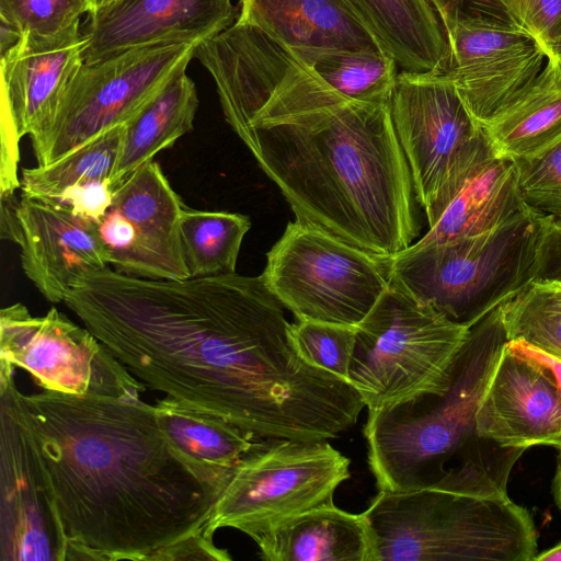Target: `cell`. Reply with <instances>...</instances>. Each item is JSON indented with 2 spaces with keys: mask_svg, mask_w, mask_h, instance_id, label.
Here are the masks:
<instances>
[{
  "mask_svg": "<svg viewBox=\"0 0 561 561\" xmlns=\"http://www.w3.org/2000/svg\"><path fill=\"white\" fill-rule=\"evenodd\" d=\"M535 560L536 561H561V543H559L548 550L539 552L535 557Z\"/></svg>",
  "mask_w": 561,
  "mask_h": 561,
  "instance_id": "cell-42",
  "label": "cell"
},
{
  "mask_svg": "<svg viewBox=\"0 0 561 561\" xmlns=\"http://www.w3.org/2000/svg\"><path fill=\"white\" fill-rule=\"evenodd\" d=\"M113 192L110 179L92 180L67 188L57 202L68 205L75 214L98 224L112 203Z\"/></svg>",
  "mask_w": 561,
  "mask_h": 561,
  "instance_id": "cell-35",
  "label": "cell"
},
{
  "mask_svg": "<svg viewBox=\"0 0 561 561\" xmlns=\"http://www.w3.org/2000/svg\"><path fill=\"white\" fill-rule=\"evenodd\" d=\"M15 209L22 270L49 302H64L80 277L110 266L96 224L68 205L21 194Z\"/></svg>",
  "mask_w": 561,
  "mask_h": 561,
  "instance_id": "cell-18",
  "label": "cell"
},
{
  "mask_svg": "<svg viewBox=\"0 0 561 561\" xmlns=\"http://www.w3.org/2000/svg\"><path fill=\"white\" fill-rule=\"evenodd\" d=\"M114 1L116 0H90L91 10H95Z\"/></svg>",
  "mask_w": 561,
  "mask_h": 561,
  "instance_id": "cell-43",
  "label": "cell"
},
{
  "mask_svg": "<svg viewBox=\"0 0 561 561\" xmlns=\"http://www.w3.org/2000/svg\"><path fill=\"white\" fill-rule=\"evenodd\" d=\"M547 60L554 67L557 77L561 82V36L548 49Z\"/></svg>",
  "mask_w": 561,
  "mask_h": 561,
  "instance_id": "cell-41",
  "label": "cell"
},
{
  "mask_svg": "<svg viewBox=\"0 0 561 561\" xmlns=\"http://www.w3.org/2000/svg\"><path fill=\"white\" fill-rule=\"evenodd\" d=\"M64 304L147 388L263 439L324 440L365 404L346 380L298 353L262 275L145 278L110 267Z\"/></svg>",
  "mask_w": 561,
  "mask_h": 561,
  "instance_id": "cell-1",
  "label": "cell"
},
{
  "mask_svg": "<svg viewBox=\"0 0 561 561\" xmlns=\"http://www.w3.org/2000/svg\"><path fill=\"white\" fill-rule=\"evenodd\" d=\"M90 0H0V21L21 35H53L78 23Z\"/></svg>",
  "mask_w": 561,
  "mask_h": 561,
  "instance_id": "cell-32",
  "label": "cell"
},
{
  "mask_svg": "<svg viewBox=\"0 0 561 561\" xmlns=\"http://www.w3.org/2000/svg\"><path fill=\"white\" fill-rule=\"evenodd\" d=\"M445 27L457 19L482 10L502 7L496 0H431Z\"/></svg>",
  "mask_w": 561,
  "mask_h": 561,
  "instance_id": "cell-38",
  "label": "cell"
},
{
  "mask_svg": "<svg viewBox=\"0 0 561 561\" xmlns=\"http://www.w3.org/2000/svg\"><path fill=\"white\" fill-rule=\"evenodd\" d=\"M298 353L309 364L348 381V368L356 341V328L312 320L291 323Z\"/></svg>",
  "mask_w": 561,
  "mask_h": 561,
  "instance_id": "cell-31",
  "label": "cell"
},
{
  "mask_svg": "<svg viewBox=\"0 0 561 561\" xmlns=\"http://www.w3.org/2000/svg\"><path fill=\"white\" fill-rule=\"evenodd\" d=\"M447 76L473 118L483 125L542 71L543 47L502 7L478 11L446 26Z\"/></svg>",
  "mask_w": 561,
  "mask_h": 561,
  "instance_id": "cell-14",
  "label": "cell"
},
{
  "mask_svg": "<svg viewBox=\"0 0 561 561\" xmlns=\"http://www.w3.org/2000/svg\"><path fill=\"white\" fill-rule=\"evenodd\" d=\"M180 68L127 122L111 173L113 190L161 150L193 129L198 107L194 81Z\"/></svg>",
  "mask_w": 561,
  "mask_h": 561,
  "instance_id": "cell-25",
  "label": "cell"
},
{
  "mask_svg": "<svg viewBox=\"0 0 561 561\" xmlns=\"http://www.w3.org/2000/svg\"><path fill=\"white\" fill-rule=\"evenodd\" d=\"M553 222L527 208L483 233L416 241L390 257V283L451 321L472 327L543 278Z\"/></svg>",
  "mask_w": 561,
  "mask_h": 561,
  "instance_id": "cell-6",
  "label": "cell"
},
{
  "mask_svg": "<svg viewBox=\"0 0 561 561\" xmlns=\"http://www.w3.org/2000/svg\"><path fill=\"white\" fill-rule=\"evenodd\" d=\"M558 451L556 470L551 480V493L556 505L561 511V450Z\"/></svg>",
  "mask_w": 561,
  "mask_h": 561,
  "instance_id": "cell-40",
  "label": "cell"
},
{
  "mask_svg": "<svg viewBox=\"0 0 561 561\" xmlns=\"http://www.w3.org/2000/svg\"><path fill=\"white\" fill-rule=\"evenodd\" d=\"M507 341L499 306L470 328L443 391L368 411L367 461L379 491L436 488L479 444L476 414Z\"/></svg>",
  "mask_w": 561,
  "mask_h": 561,
  "instance_id": "cell-5",
  "label": "cell"
},
{
  "mask_svg": "<svg viewBox=\"0 0 561 561\" xmlns=\"http://www.w3.org/2000/svg\"><path fill=\"white\" fill-rule=\"evenodd\" d=\"M26 370L44 390L137 400L146 390L85 327L56 308L32 316L20 304L0 311V377Z\"/></svg>",
  "mask_w": 561,
  "mask_h": 561,
  "instance_id": "cell-11",
  "label": "cell"
},
{
  "mask_svg": "<svg viewBox=\"0 0 561 561\" xmlns=\"http://www.w3.org/2000/svg\"><path fill=\"white\" fill-rule=\"evenodd\" d=\"M387 104L417 203L426 211L481 125L447 75L399 72Z\"/></svg>",
  "mask_w": 561,
  "mask_h": 561,
  "instance_id": "cell-16",
  "label": "cell"
},
{
  "mask_svg": "<svg viewBox=\"0 0 561 561\" xmlns=\"http://www.w3.org/2000/svg\"><path fill=\"white\" fill-rule=\"evenodd\" d=\"M505 347L531 362L538 365L540 368H542L547 374L551 377L553 382L556 383V387L561 396V358L557 357L554 355H551L529 343H527L524 340L515 339V340H508L505 343Z\"/></svg>",
  "mask_w": 561,
  "mask_h": 561,
  "instance_id": "cell-37",
  "label": "cell"
},
{
  "mask_svg": "<svg viewBox=\"0 0 561 561\" xmlns=\"http://www.w3.org/2000/svg\"><path fill=\"white\" fill-rule=\"evenodd\" d=\"M561 294V280L549 279Z\"/></svg>",
  "mask_w": 561,
  "mask_h": 561,
  "instance_id": "cell-44",
  "label": "cell"
},
{
  "mask_svg": "<svg viewBox=\"0 0 561 561\" xmlns=\"http://www.w3.org/2000/svg\"><path fill=\"white\" fill-rule=\"evenodd\" d=\"M321 78L343 96L387 104L399 68L386 51L311 49Z\"/></svg>",
  "mask_w": 561,
  "mask_h": 561,
  "instance_id": "cell-29",
  "label": "cell"
},
{
  "mask_svg": "<svg viewBox=\"0 0 561 561\" xmlns=\"http://www.w3.org/2000/svg\"><path fill=\"white\" fill-rule=\"evenodd\" d=\"M524 451L497 447L460 488L379 491L363 513L375 561H534L535 522L507 492Z\"/></svg>",
  "mask_w": 561,
  "mask_h": 561,
  "instance_id": "cell-4",
  "label": "cell"
},
{
  "mask_svg": "<svg viewBox=\"0 0 561 561\" xmlns=\"http://www.w3.org/2000/svg\"><path fill=\"white\" fill-rule=\"evenodd\" d=\"M199 43L162 42L83 62L51 117L30 136L38 165L49 164L127 123L183 66Z\"/></svg>",
  "mask_w": 561,
  "mask_h": 561,
  "instance_id": "cell-9",
  "label": "cell"
},
{
  "mask_svg": "<svg viewBox=\"0 0 561 561\" xmlns=\"http://www.w3.org/2000/svg\"><path fill=\"white\" fill-rule=\"evenodd\" d=\"M14 374L0 377V560L67 561L68 542Z\"/></svg>",
  "mask_w": 561,
  "mask_h": 561,
  "instance_id": "cell-12",
  "label": "cell"
},
{
  "mask_svg": "<svg viewBox=\"0 0 561 561\" xmlns=\"http://www.w3.org/2000/svg\"><path fill=\"white\" fill-rule=\"evenodd\" d=\"M399 72L447 75L450 46L431 0H348Z\"/></svg>",
  "mask_w": 561,
  "mask_h": 561,
  "instance_id": "cell-23",
  "label": "cell"
},
{
  "mask_svg": "<svg viewBox=\"0 0 561 561\" xmlns=\"http://www.w3.org/2000/svg\"><path fill=\"white\" fill-rule=\"evenodd\" d=\"M184 207L159 163L150 161L130 174L96 224L110 265L137 277H190L180 237Z\"/></svg>",
  "mask_w": 561,
  "mask_h": 561,
  "instance_id": "cell-15",
  "label": "cell"
},
{
  "mask_svg": "<svg viewBox=\"0 0 561 561\" xmlns=\"http://www.w3.org/2000/svg\"><path fill=\"white\" fill-rule=\"evenodd\" d=\"M266 561H375L370 525L329 503L298 514L253 539Z\"/></svg>",
  "mask_w": 561,
  "mask_h": 561,
  "instance_id": "cell-22",
  "label": "cell"
},
{
  "mask_svg": "<svg viewBox=\"0 0 561 561\" xmlns=\"http://www.w3.org/2000/svg\"><path fill=\"white\" fill-rule=\"evenodd\" d=\"M515 162L525 205L561 220V140L536 156Z\"/></svg>",
  "mask_w": 561,
  "mask_h": 561,
  "instance_id": "cell-33",
  "label": "cell"
},
{
  "mask_svg": "<svg viewBox=\"0 0 561 561\" xmlns=\"http://www.w3.org/2000/svg\"><path fill=\"white\" fill-rule=\"evenodd\" d=\"M261 275L297 320L356 327L390 284V257L295 219L266 254Z\"/></svg>",
  "mask_w": 561,
  "mask_h": 561,
  "instance_id": "cell-8",
  "label": "cell"
},
{
  "mask_svg": "<svg viewBox=\"0 0 561 561\" xmlns=\"http://www.w3.org/2000/svg\"><path fill=\"white\" fill-rule=\"evenodd\" d=\"M527 208L515 160L499 154L481 127L425 211L428 230L417 241L444 242L483 233Z\"/></svg>",
  "mask_w": 561,
  "mask_h": 561,
  "instance_id": "cell-17",
  "label": "cell"
},
{
  "mask_svg": "<svg viewBox=\"0 0 561 561\" xmlns=\"http://www.w3.org/2000/svg\"><path fill=\"white\" fill-rule=\"evenodd\" d=\"M84 47L78 23L53 35L24 34L1 54V198L14 196L20 188V141L51 117L83 64Z\"/></svg>",
  "mask_w": 561,
  "mask_h": 561,
  "instance_id": "cell-13",
  "label": "cell"
},
{
  "mask_svg": "<svg viewBox=\"0 0 561 561\" xmlns=\"http://www.w3.org/2000/svg\"><path fill=\"white\" fill-rule=\"evenodd\" d=\"M350 459L324 440L261 439L237 467L204 527L252 539L311 508L333 503Z\"/></svg>",
  "mask_w": 561,
  "mask_h": 561,
  "instance_id": "cell-10",
  "label": "cell"
},
{
  "mask_svg": "<svg viewBox=\"0 0 561 561\" xmlns=\"http://www.w3.org/2000/svg\"><path fill=\"white\" fill-rule=\"evenodd\" d=\"M546 50L561 36V0H496Z\"/></svg>",
  "mask_w": 561,
  "mask_h": 561,
  "instance_id": "cell-34",
  "label": "cell"
},
{
  "mask_svg": "<svg viewBox=\"0 0 561 561\" xmlns=\"http://www.w3.org/2000/svg\"><path fill=\"white\" fill-rule=\"evenodd\" d=\"M296 219L391 257L421 231L388 104L333 89L263 105L239 137Z\"/></svg>",
  "mask_w": 561,
  "mask_h": 561,
  "instance_id": "cell-3",
  "label": "cell"
},
{
  "mask_svg": "<svg viewBox=\"0 0 561 561\" xmlns=\"http://www.w3.org/2000/svg\"><path fill=\"white\" fill-rule=\"evenodd\" d=\"M68 542L67 560L152 561L203 530L221 492L140 399L20 393Z\"/></svg>",
  "mask_w": 561,
  "mask_h": 561,
  "instance_id": "cell-2",
  "label": "cell"
},
{
  "mask_svg": "<svg viewBox=\"0 0 561 561\" xmlns=\"http://www.w3.org/2000/svg\"><path fill=\"white\" fill-rule=\"evenodd\" d=\"M123 133L124 125L116 126L49 164L22 169V195L57 202L76 184L111 180Z\"/></svg>",
  "mask_w": 561,
  "mask_h": 561,
  "instance_id": "cell-28",
  "label": "cell"
},
{
  "mask_svg": "<svg viewBox=\"0 0 561 561\" xmlns=\"http://www.w3.org/2000/svg\"><path fill=\"white\" fill-rule=\"evenodd\" d=\"M238 16L232 0H116L88 13L83 62L156 43H201Z\"/></svg>",
  "mask_w": 561,
  "mask_h": 561,
  "instance_id": "cell-19",
  "label": "cell"
},
{
  "mask_svg": "<svg viewBox=\"0 0 561 561\" xmlns=\"http://www.w3.org/2000/svg\"><path fill=\"white\" fill-rule=\"evenodd\" d=\"M158 422L174 448L221 493L237 467L263 438L221 417L164 397L156 401Z\"/></svg>",
  "mask_w": 561,
  "mask_h": 561,
  "instance_id": "cell-24",
  "label": "cell"
},
{
  "mask_svg": "<svg viewBox=\"0 0 561 561\" xmlns=\"http://www.w3.org/2000/svg\"><path fill=\"white\" fill-rule=\"evenodd\" d=\"M476 434L502 448L561 450V396L547 371L504 345L476 414Z\"/></svg>",
  "mask_w": 561,
  "mask_h": 561,
  "instance_id": "cell-20",
  "label": "cell"
},
{
  "mask_svg": "<svg viewBox=\"0 0 561 561\" xmlns=\"http://www.w3.org/2000/svg\"><path fill=\"white\" fill-rule=\"evenodd\" d=\"M237 21L291 47L386 51L348 0H240Z\"/></svg>",
  "mask_w": 561,
  "mask_h": 561,
  "instance_id": "cell-21",
  "label": "cell"
},
{
  "mask_svg": "<svg viewBox=\"0 0 561 561\" xmlns=\"http://www.w3.org/2000/svg\"><path fill=\"white\" fill-rule=\"evenodd\" d=\"M355 328L347 380L370 411L443 391L471 327L390 283Z\"/></svg>",
  "mask_w": 561,
  "mask_h": 561,
  "instance_id": "cell-7",
  "label": "cell"
},
{
  "mask_svg": "<svg viewBox=\"0 0 561 561\" xmlns=\"http://www.w3.org/2000/svg\"><path fill=\"white\" fill-rule=\"evenodd\" d=\"M251 228L248 216L184 207L180 237L190 277L236 273L244 236Z\"/></svg>",
  "mask_w": 561,
  "mask_h": 561,
  "instance_id": "cell-27",
  "label": "cell"
},
{
  "mask_svg": "<svg viewBox=\"0 0 561 561\" xmlns=\"http://www.w3.org/2000/svg\"><path fill=\"white\" fill-rule=\"evenodd\" d=\"M496 152L529 158L561 140V82L547 60L538 77L481 125Z\"/></svg>",
  "mask_w": 561,
  "mask_h": 561,
  "instance_id": "cell-26",
  "label": "cell"
},
{
  "mask_svg": "<svg viewBox=\"0 0 561 561\" xmlns=\"http://www.w3.org/2000/svg\"><path fill=\"white\" fill-rule=\"evenodd\" d=\"M173 560H231L226 549L215 546L214 538L204 534V529L194 533L163 549H161L152 561Z\"/></svg>",
  "mask_w": 561,
  "mask_h": 561,
  "instance_id": "cell-36",
  "label": "cell"
},
{
  "mask_svg": "<svg viewBox=\"0 0 561 561\" xmlns=\"http://www.w3.org/2000/svg\"><path fill=\"white\" fill-rule=\"evenodd\" d=\"M500 308L508 340L561 358V294L549 279L533 283Z\"/></svg>",
  "mask_w": 561,
  "mask_h": 561,
  "instance_id": "cell-30",
  "label": "cell"
},
{
  "mask_svg": "<svg viewBox=\"0 0 561 561\" xmlns=\"http://www.w3.org/2000/svg\"><path fill=\"white\" fill-rule=\"evenodd\" d=\"M542 279L561 280V220L553 222L550 237L548 261Z\"/></svg>",
  "mask_w": 561,
  "mask_h": 561,
  "instance_id": "cell-39",
  "label": "cell"
}]
</instances>
